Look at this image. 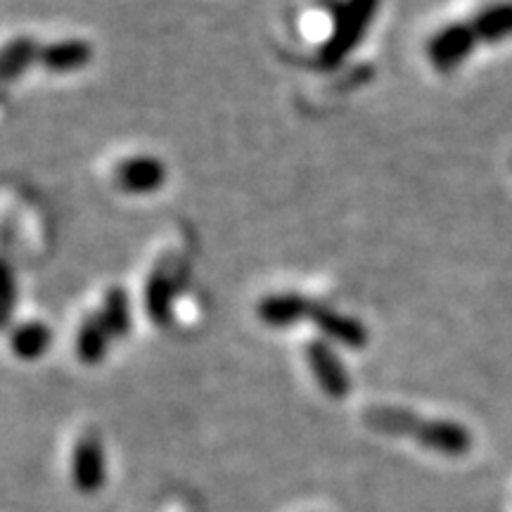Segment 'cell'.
<instances>
[{"mask_svg": "<svg viewBox=\"0 0 512 512\" xmlns=\"http://www.w3.org/2000/svg\"><path fill=\"white\" fill-rule=\"evenodd\" d=\"M363 422L377 432L418 441L448 458H463L472 448V434L465 425L456 420H430L406 408L373 406L363 413Z\"/></svg>", "mask_w": 512, "mask_h": 512, "instance_id": "1", "label": "cell"}, {"mask_svg": "<svg viewBox=\"0 0 512 512\" xmlns=\"http://www.w3.org/2000/svg\"><path fill=\"white\" fill-rule=\"evenodd\" d=\"M382 0H335L332 10V34L318 53V64L323 69L342 67V62L354 53L373 24V17Z\"/></svg>", "mask_w": 512, "mask_h": 512, "instance_id": "2", "label": "cell"}, {"mask_svg": "<svg viewBox=\"0 0 512 512\" xmlns=\"http://www.w3.org/2000/svg\"><path fill=\"white\" fill-rule=\"evenodd\" d=\"M479 38L472 29L470 22H453L446 24L444 29H439L430 41H427V60L437 72H453V69L463 67V64L470 60L472 53H475Z\"/></svg>", "mask_w": 512, "mask_h": 512, "instance_id": "3", "label": "cell"}, {"mask_svg": "<svg viewBox=\"0 0 512 512\" xmlns=\"http://www.w3.org/2000/svg\"><path fill=\"white\" fill-rule=\"evenodd\" d=\"M306 361H309V368L313 377H316L318 387L330 399H347L351 392L349 370L339 361V356L330 347V342H325V339H313V342H309V347H306Z\"/></svg>", "mask_w": 512, "mask_h": 512, "instance_id": "4", "label": "cell"}, {"mask_svg": "<svg viewBox=\"0 0 512 512\" xmlns=\"http://www.w3.org/2000/svg\"><path fill=\"white\" fill-rule=\"evenodd\" d=\"M174 299H176V259L159 261L150 273L145 285V309L152 323L159 328H169L174 323Z\"/></svg>", "mask_w": 512, "mask_h": 512, "instance_id": "5", "label": "cell"}, {"mask_svg": "<svg viewBox=\"0 0 512 512\" xmlns=\"http://www.w3.org/2000/svg\"><path fill=\"white\" fill-rule=\"evenodd\" d=\"M105 448L98 432L81 434L72 451V482L81 494H93L105 484Z\"/></svg>", "mask_w": 512, "mask_h": 512, "instance_id": "6", "label": "cell"}, {"mask_svg": "<svg viewBox=\"0 0 512 512\" xmlns=\"http://www.w3.org/2000/svg\"><path fill=\"white\" fill-rule=\"evenodd\" d=\"M313 306L316 302L304 294L297 292H280V294H268L256 306V316L268 328L275 330H287L294 325L302 323L304 318H311Z\"/></svg>", "mask_w": 512, "mask_h": 512, "instance_id": "7", "label": "cell"}, {"mask_svg": "<svg viewBox=\"0 0 512 512\" xmlns=\"http://www.w3.org/2000/svg\"><path fill=\"white\" fill-rule=\"evenodd\" d=\"M114 181L128 195H150L166 181V166L157 157L124 159L114 171Z\"/></svg>", "mask_w": 512, "mask_h": 512, "instance_id": "8", "label": "cell"}, {"mask_svg": "<svg viewBox=\"0 0 512 512\" xmlns=\"http://www.w3.org/2000/svg\"><path fill=\"white\" fill-rule=\"evenodd\" d=\"M313 325L323 332L325 337L332 339V342L344 344L349 349H363L368 344V330L361 320L347 316V313H339L328 304L313 306L311 313Z\"/></svg>", "mask_w": 512, "mask_h": 512, "instance_id": "9", "label": "cell"}, {"mask_svg": "<svg viewBox=\"0 0 512 512\" xmlns=\"http://www.w3.org/2000/svg\"><path fill=\"white\" fill-rule=\"evenodd\" d=\"M467 22L475 29L479 43H486V46L512 41V0H496V3L484 5Z\"/></svg>", "mask_w": 512, "mask_h": 512, "instance_id": "10", "label": "cell"}, {"mask_svg": "<svg viewBox=\"0 0 512 512\" xmlns=\"http://www.w3.org/2000/svg\"><path fill=\"white\" fill-rule=\"evenodd\" d=\"M91 60V43L81 41V38H69V41H57L50 43V46H41V55H38V64L55 74L79 72L86 64H91Z\"/></svg>", "mask_w": 512, "mask_h": 512, "instance_id": "11", "label": "cell"}, {"mask_svg": "<svg viewBox=\"0 0 512 512\" xmlns=\"http://www.w3.org/2000/svg\"><path fill=\"white\" fill-rule=\"evenodd\" d=\"M41 46L31 36H17L0 48V83L17 81L31 64L38 62Z\"/></svg>", "mask_w": 512, "mask_h": 512, "instance_id": "12", "label": "cell"}, {"mask_svg": "<svg viewBox=\"0 0 512 512\" xmlns=\"http://www.w3.org/2000/svg\"><path fill=\"white\" fill-rule=\"evenodd\" d=\"M110 342V330L102 323L100 313L95 311L81 323L79 335H76V354H79L86 366H98V363H102V358H105L107 349H110Z\"/></svg>", "mask_w": 512, "mask_h": 512, "instance_id": "13", "label": "cell"}, {"mask_svg": "<svg viewBox=\"0 0 512 512\" xmlns=\"http://www.w3.org/2000/svg\"><path fill=\"white\" fill-rule=\"evenodd\" d=\"M53 344V332L43 320H27V323L17 325L10 335L12 354L22 361H36L41 358Z\"/></svg>", "mask_w": 512, "mask_h": 512, "instance_id": "14", "label": "cell"}, {"mask_svg": "<svg viewBox=\"0 0 512 512\" xmlns=\"http://www.w3.org/2000/svg\"><path fill=\"white\" fill-rule=\"evenodd\" d=\"M100 318L107 325L112 339H121L131 332V304H128V294L121 287H110L102 299Z\"/></svg>", "mask_w": 512, "mask_h": 512, "instance_id": "15", "label": "cell"}, {"mask_svg": "<svg viewBox=\"0 0 512 512\" xmlns=\"http://www.w3.org/2000/svg\"><path fill=\"white\" fill-rule=\"evenodd\" d=\"M17 306V280L10 261L0 256V330L12 323Z\"/></svg>", "mask_w": 512, "mask_h": 512, "instance_id": "16", "label": "cell"}]
</instances>
